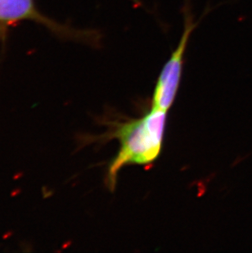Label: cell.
<instances>
[{
  "label": "cell",
  "mask_w": 252,
  "mask_h": 253,
  "mask_svg": "<svg viewBox=\"0 0 252 253\" xmlns=\"http://www.w3.org/2000/svg\"><path fill=\"white\" fill-rule=\"evenodd\" d=\"M167 112L152 108L140 119L117 124L112 135L119 139V153L107 170V186L114 189L117 175L128 164L146 165L157 159L162 150Z\"/></svg>",
  "instance_id": "cell-1"
},
{
  "label": "cell",
  "mask_w": 252,
  "mask_h": 253,
  "mask_svg": "<svg viewBox=\"0 0 252 253\" xmlns=\"http://www.w3.org/2000/svg\"><path fill=\"white\" fill-rule=\"evenodd\" d=\"M196 27V23L190 15H185V24L180 41L176 48L166 62L160 73L155 87L152 99V108L167 112L174 103L183 72V59L190 36Z\"/></svg>",
  "instance_id": "cell-2"
},
{
  "label": "cell",
  "mask_w": 252,
  "mask_h": 253,
  "mask_svg": "<svg viewBox=\"0 0 252 253\" xmlns=\"http://www.w3.org/2000/svg\"><path fill=\"white\" fill-rule=\"evenodd\" d=\"M31 18L41 19L33 0H0V22L11 23Z\"/></svg>",
  "instance_id": "cell-3"
}]
</instances>
